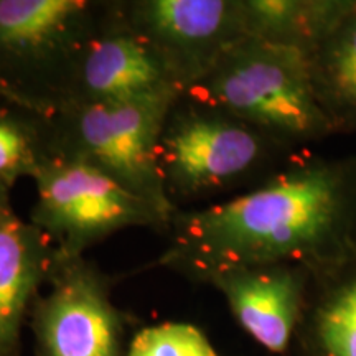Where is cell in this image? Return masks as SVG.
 I'll list each match as a JSON object with an SVG mask.
<instances>
[{
	"instance_id": "cell-1",
	"label": "cell",
	"mask_w": 356,
	"mask_h": 356,
	"mask_svg": "<svg viewBox=\"0 0 356 356\" xmlns=\"http://www.w3.org/2000/svg\"><path fill=\"white\" fill-rule=\"evenodd\" d=\"M155 267L195 280L239 267L330 273L356 257V165L309 160L225 202L180 210Z\"/></svg>"
},
{
	"instance_id": "cell-10",
	"label": "cell",
	"mask_w": 356,
	"mask_h": 356,
	"mask_svg": "<svg viewBox=\"0 0 356 356\" xmlns=\"http://www.w3.org/2000/svg\"><path fill=\"white\" fill-rule=\"evenodd\" d=\"M307 270L291 264L221 270L203 282L216 287L236 322L270 353L291 343L304 300Z\"/></svg>"
},
{
	"instance_id": "cell-14",
	"label": "cell",
	"mask_w": 356,
	"mask_h": 356,
	"mask_svg": "<svg viewBox=\"0 0 356 356\" xmlns=\"http://www.w3.org/2000/svg\"><path fill=\"white\" fill-rule=\"evenodd\" d=\"M310 60L317 95L333 124H356V2Z\"/></svg>"
},
{
	"instance_id": "cell-11",
	"label": "cell",
	"mask_w": 356,
	"mask_h": 356,
	"mask_svg": "<svg viewBox=\"0 0 356 356\" xmlns=\"http://www.w3.org/2000/svg\"><path fill=\"white\" fill-rule=\"evenodd\" d=\"M56 259L48 236L19 216L0 186V356H19L22 327Z\"/></svg>"
},
{
	"instance_id": "cell-8",
	"label": "cell",
	"mask_w": 356,
	"mask_h": 356,
	"mask_svg": "<svg viewBox=\"0 0 356 356\" xmlns=\"http://www.w3.org/2000/svg\"><path fill=\"white\" fill-rule=\"evenodd\" d=\"M129 25L154 48L181 91L202 81L248 38L241 0L118 2Z\"/></svg>"
},
{
	"instance_id": "cell-16",
	"label": "cell",
	"mask_w": 356,
	"mask_h": 356,
	"mask_svg": "<svg viewBox=\"0 0 356 356\" xmlns=\"http://www.w3.org/2000/svg\"><path fill=\"white\" fill-rule=\"evenodd\" d=\"M317 337L327 356H356V277L320 307Z\"/></svg>"
},
{
	"instance_id": "cell-5",
	"label": "cell",
	"mask_w": 356,
	"mask_h": 356,
	"mask_svg": "<svg viewBox=\"0 0 356 356\" xmlns=\"http://www.w3.org/2000/svg\"><path fill=\"white\" fill-rule=\"evenodd\" d=\"M30 221L53 243L58 256L78 257L127 228L165 231L170 218L97 168L51 155L33 177Z\"/></svg>"
},
{
	"instance_id": "cell-3",
	"label": "cell",
	"mask_w": 356,
	"mask_h": 356,
	"mask_svg": "<svg viewBox=\"0 0 356 356\" xmlns=\"http://www.w3.org/2000/svg\"><path fill=\"white\" fill-rule=\"evenodd\" d=\"M178 97L115 104H56L50 109L53 155L97 168L172 220L178 208L168 200L163 186L159 139Z\"/></svg>"
},
{
	"instance_id": "cell-13",
	"label": "cell",
	"mask_w": 356,
	"mask_h": 356,
	"mask_svg": "<svg viewBox=\"0 0 356 356\" xmlns=\"http://www.w3.org/2000/svg\"><path fill=\"white\" fill-rule=\"evenodd\" d=\"M53 155L50 111L0 89V186L37 175Z\"/></svg>"
},
{
	"instance_id": "cell-7",
	"label": "cell",
	"mask_w": 356,
	"mask_h": 356,
	"mask_svg": "<svg viewBox=\"0 0 356 356\" xmlns=\"http://www.w3.org/2000/svg\"><path fill=\"white\" fill-rule=\"evenodd\" d=\"M181 95L154 48L129 25L114 2L106 3L78 47L53 108L61 102L115 104Z\"/></svg>"
},
{
	"instance_id": "cell-4",
	"label": "cell",
	"mask_w": 356,
	"mask_h": 356,
	"mask_svg": "<svg viewBox=\"0 0 356 356\" xmlns=\"http://www.w3.org/2000/svg\"><path fill=\"white\" fill-rule=\"evenodd\" d=\"M280 144L188 95L172 106L159 139V167L175 208L238 185Z\"/></svg>"
},
{
	"instance_id": "cell-6",
	"label": "cell",
	"mask_w": 356,
	"mask_h": 356,
	"mask_svg": "<svg viewBox=\"0 0 356 356\" xmlns=\"http://www.w3.org/2000/svg\"><path fill=\"white\" fill-rule=\"evenodd\" d=\"M104 7L91 0H0V89L50 111Z\"/></svg>"
},
{
	"instance_id": "cell-12",
	"label": "cell",
	"mask_w": 356,
	"mask_h": 356,
	"mask_svg": "<svg viewBox=\"0 0 356 356\" xmlns=\"http://www.w3.org/2000/svg\"><path fill=\"white\" fill-rule=\"evenodd\" d=\"M248 37L314 50L348 15L355 2L241 0Z\"/></svg>"
},
{
	"instance_id": "cell-15",
	"label": "cell",
	"mask_w": 356,
	"mask_h": 356,
	"mask_svg": "<svg viewBox=\"0 0 356 356\" xmlns=\"http://www.w3.org/2000/svg\"><path fill=\"white\" fill-rule=\"evenodd\" d=\"M126 356H218V353L210 338L197 325L163 322L137 332Z\"/></svg>"
},
{
	"instance_id": "cell-2",
	"label": "cell",
	"mask_w": 356,
	"mask_h": 356,
	"mask_svg": "<svg viewBox=\"0 0 356 356\" xmlns=\"http://www.w3.org/2000/svg\"><path fill=\"white\" fill-rule=\"evenodd\" d=\"M184 95L280 145L318 139L335 127L317 95L310 51L292 44L244 38Z\"/></svg>"
},
{
	"instance_id": "cell-9",
	"label": "cell",
	"mask_w": 356,
	"mask_h": 356,
	"mask_svg": "<svg viewBox=\"0 0 356 356\" xmlns=\"http://www.w3.org/2000/svg\"><path fill=\"white\" fill-rule=\"evenodd\" d=\"M47 284L30 312L40 356H122L121 315L92 262L56 254Z\"/></svg>"
}]
</instances>
